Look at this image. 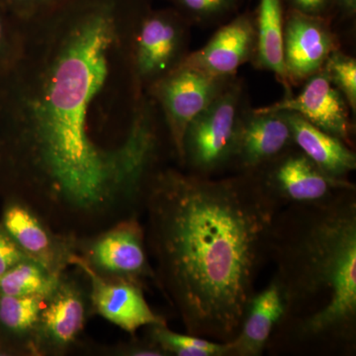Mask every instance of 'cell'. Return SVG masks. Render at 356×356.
Wrapping results in <instances>:
<instances>
[{
    "instance_id": "obj_13",
    "label": "cell",
    "mask_w": 356,
    "mask_h": 356,
    "mask_svg": "<svg viewBox=\"0 0 356 356\" xmlns=\"http://www.w3.org/2000/svg\"><path fill=\"white\" fill-rule=\"evenodd\" d=\"M72 266L77 267L88 277L91 314L131 334H135L140 327L166 323L165 318L152 310L140 285L105 280L91 270L79 254L72 259Z\"/></svg>"
},
{
    "instance_id": "obj_7",
    "label": "cell",
    "mask_w": 356,
    "mask_h": 356,
    "mask_svg": "<svg viewBox=\"0 0 356 356\" xmlns=\"http://www.w3.org/2000/svg\"><path fill=\"white\" fill-rule=\"evenodd\" d=\"M236 77L215 76L195 67L180 65L147 91L158 105L180 163L189 124L224 92Z\"/></svg>"
},
{
    "instance_id": "obj_27",
    "label": "cell",
    "mask_w": 356,
    "mask_h": 356,
    "mask_svg": "<svg viewBox=\"0 0 356 356\" xmlns=\"http://www.w3.org/2000/svg\"><path fill=\"white\" fill-rule=\"evenodd\" d=\"M29 259L0 224V275L18 262Z\"/></svg>"
},
{
    "instance_id": "obj_28",
    "label": "cell",
    "mask_w": 356,
    "mask_h": 356,
    "mask_svg": "<svg viewBox=\"0 0 356 356\" xmlns=\"http://www.w3.org/2000/svg\"><path fill=\"white\" fill-rule=\"evenodd\" d=\"M104 353H106V355L117 356H166L165 353L149 339L147 341H135L118 344L113 348L104 350Z\"/></svg>"
},
{
    "instance_id": "obj_5",
    "label": "cell",
    "mask_w": 356,
    "mask_h": 356,
    "mask_svg": "<svg viewBox=\"0 0 356 356\" xmlns=\"http://www.w3.org/2000/svg\"><path fill=\"white\" fill-rule=\"evenodd\" d=\"M191 28L172 6L147 9L133 44L134 72L143 92L182 65L191 53Z\"/></svg>"
},
{
    "instance_id": "obj_3",
    "label": "cell",
    "mask_w": 356,
    "mask_h": 356,
    "mask_svg": "<svg viewBox=\"0 0 356 356\" xmlns=\"http://www.w3.org/2000/svg\"><path fill=\"white\" fill-rule=\"evenodd\" d=\"M356 188L287 205L274 219L268 257L284 302L285 343L353 351L356 339Z\"/></svg>"
},
{
    "instance_id": "obj_1",
    "label": "cell",
    "mask_w": 356,
    "mask_h": 356,
    "mask_svg": "<svg viewBox=\"0 0 356 356\" xmlns=\"http://www.w3.org/2000/svg\"><path fill=\"white\" fill-rule=\"evenodd\" d=\"M152 0H65L21 21L0 65V195L58 233L92 235L133 216L161 168V112L133 67Z\"/></svg>"
},
{
    "instance_id": "obj_22",
    "label": "cell",
    "mask_w": 356,
    "mask_h": 356,
    "mask_svg": "<svg viewBox=\"0 0 356 356\" xmlns=\"http://www.w3.org/2000/svg\"><path fill=\"white\" fill-rule=\"evenodd\" d=\"M192 27H220L241 13L245 0H165Z\"/></svg>"
},
{
    "instance_id": "obj_18",
    "label": "cell",
    "mask_w": 356,
    "mask_h": 356,
    "mask_svg": "<svg viewBox=\"0 0 356 356\" xmlns=\"http://www.w3.org/2000/svg\"><path fill=\"white\" fill-rule=\"evenodd\" d=\"M255 14L257 49L252 64L255 69L273 72L292 95L284 62V3L282 0H259Z\"/></svg>"
},
{
    "instance_id": "obj_4",
    "label": "cell",
    "mask_w": 356,
    "mask_h": 356,
    "mask_svg": "<svg viewBox=\"0 0 356 356\" xmlns=\"http://www.w3.org/2000/svg\"><path fill=\"white\" fill-rule=\"evenodd\" d=\"M248 106L243 81L236 77L192 120L185 133L181 161L188 172L212 177L231 166L238 122Z\"/></svg>"
},
{
    "instance_id": "obj_21",
    "label": "cell",
    "mask_w": 356,
    "mask_h": 356,
    "mask_svg": "<svg viewBox=\"0 0 356 356\" xmlns=\"http://www.w3.org/2000/svg\"><path fill=\"white\" fill-rule=\"evenodd\" d=\"M149 339L166 355L229 356V343H219L203 337L180 334L168 329L166 323L149 325Z\"/></svg>"
},
{
    "instance_id": "obj_12",
    "label": "cell",
    "mask_w": 356,
    "mask_h": 356,
    "mask_svg": "<svg viewBox=\"0 0 356 356\" xmlns=\"http://www.w3.org/2000/svg\"><path fill=\"white\" fill-rule=\"evenodd\" d=\"M295 147L286 114L248 106L238 122L231 166L238 173H254Z\"/></svg>"
},
{
    "instance_id": "obj_30",
    "label": "cell",
    "mask_w": 356,
    "mask_h": 356,
    "mask_svg": "<svg viewBox=\"0 0 356 356\" xmlns=\"http://www.w3.org/2000/svg\"><path fill=\"white\" fill-rule=\"evenodd\" d=\"M0 356H19L16 353L15 350H13L11 346L4 343V341H0Z\"/></svg>"
},
{
    "instance_id": "obj_17",
    "label": "cell",
    "mask_w": 356,
    "mask_h": 356,
    "mask_svg": "<svg viewBox=\"0 0 356 356\" xmlns=\"http://www.w3.org/2000/svg\"><path fill=\"white\" fill-rule=\"evenodd\" d=\"M286 114L295 147L306 154L316 165L330 177L346 178L356 170V156L350 146L321 130L301 115Z\"/></svg>"
},
{
    "instance_id": "obj_6",
    "label": "cell",
    "mask_w": 356,
    "mask_h": 356,
    "mask_svg": "<svg viewBox=\"0 0 356 356\" xmlns=\"http://www.w3.org/2000/svg\"><path fill=\"white\" fill-rule=\"evenodd\" d=\"M76 252L91 270L105 280L127 281L142 287L144 280L156 282L146 233L136 215L92 235L79 236Z\"/></svg>"
},
{
    "instance_id": "obj_24",
    "label": "cell",
    "mask_w": 356,
    "mask_h": 356,
    "mask_svg": "<svg viewBox=\"0 0 356 356\" xmlns=\"http://www.w3.org/2000/svg\"><path fill=\"white\" fill-rule=\"evenodd\" d=\"M21 20L0 6V65L10 60L19 44Z\"/></svg>"
},
{
    "instance_id": "obj_25",
    "label": "cell",
    "mask_w": 356,
    "mask_h": 356,
    "mask_svg": "<svg viewBox=\"0 0 356 356\" xmlns=\"http://www.w3.org/2000/svg\"><path fill=\"white\" fill-rule=\"evenodd\" d=\"M64 1L65 0H0V6L23 21L41 15Z\"/></svg>"
},
{
    "instance_id": "obj_2",
    "label": "cell",
    "mask_w": 356,
    "mask_h": 356,
    "mask_svg": "<svg viewBox=\"0 0 356 356\" xmlns=\"http://www.w3.org/2000/svg\"><path fill=\"white\" fill-rule=\"evenodd\" d=\"M143 202L156 283L186 334L233 341L281 206L254 173L214 179L161 166Z\"/></svg>"
},
{
    "instance_id": "obj_19",
    "label": "cell",
    "mask_w": 356,
    "mask_h": 356,
    "mask_svg": "<svg viewBox=\"0 0 356 356\" xmlns=\"http://www.w3.org/2000/svg\"><path fill=\"white\" fill-rule=\"evenodd\" d=\"M47 296L0 295V341L19 356H37L35 339Z\"/></svg>"
},
{
    "instance_id": "obj_15",
    "label": "cell",
    "mask_w": 356,
    "mask_h": 356,
    "mask_svg": "<svg viewBox=\"0 0 356 356\" xmlns=\"http://www.w3.org/2000/svg\"><path fill=\"white\" fill-rule=\"evenodd\" d=\"M255 49V14L241 11L220 26L205 46L191 51L181 65L195 67L215 76L235 77L241 67L252 62Z\"/></svg>"
},
{
    "instance_id": "obj_14",
    "label": "cell",
    "mask_w": 356,
    "mask_h": 356,
    "mask_svg": "<svg viewBox=\"0 0 356 356\" xmlns=\"http://www.w3.org/2000/svg\"><path fill=\"white\" fill-rule=\"evenodd\" d=\"M257 109L264 112H295L348 146H353L355 126L350 116L351 110L324 70L310 77L298 95L286 96L280 102Z\"/></svg>"
},
{
    "instance_id": "obj_20",
    "label": "cell",
    "mask_w": 356,
    "mask_h": 356,
    "mask_svg": "<svg viewBox=\"0 0 356 356\" xmlns=\"http://www.w3.org/2000/svg\"><path fill=\"white\" fill-rule=\"evenodd\" d=\"M60 275L50 273L31 259H26L0 275V295L47 296L57 286Z\"/></svg>"
},
{
    "instance_id": "obj_26",
    "label": "cell",
    "mask_w": 356,
    "mask_h": 356,
    "mask_svg": "<svg viewBox=\"0 0 356 356\" xmlns=\"http://www.w3.org/2000/svg\"><path fill=\"white\" fill-rule=\"evenodd\" d=\"M282 1L283 3L286 4L288 9H293L307 15L330 18V19H334L336 16L334 0H282Z\"/></svg>"
},
{
    "instance_id": "obj_10",
    "label": "cell",
    "mask_w": 356,
    "mask_h": 356,
    "mask_svg": "<svg viewBox=\"0 0 356 356\" xmlns=\"http://www.w3.org/2000/svg\"><path fill=\"white\" fill-rule=\"evenodd\" d=\"M65 273L42 309L35 339L37 356L65 355L76 343L91 314L88 291Z\"/></svg>"
},
{
    "instance_id": "obj_11",
    "label": "cell",
    "mask_w": 356,
    "mask_h": 356,
    "mask_svg": "<svg viewBox=\"0 0 356 356\" xmlns=\"http://www.w3.org/2000/svg\"><path fill=\"white\" fill-rule=\"evenodd\" d=\"M330 18L288 9L284 16V62L290 86L304 84L341 49Z\"/></svg>"
},
{
    "instance_id": "obj_16",
    "label": "cell",
    "mask_w": 356,
    "mask_h": 356,
    "mask_svg": "<svg viewBox=\"0 0 356 356\" xmlns=\"http://www.w3.org/2000/svg\"><path fill=\"white\" fill-rule=\"evenodd\" d=\"M284 314V302L277 281L271 280L266 289L250 300L238 336L229 341V356H259Z\"/></svg>"
},
{
    "instance_id": "obj_8",
    "label": "cell",
    "mask_w": 356,
    "mask_h": 356,
    "mask_svg": "<svg viewBox=\"0 0 356 356\" xmlns=\"http://www.w3.org/2000/svg\"><path fill=\"white\" fill-rule=\"evenodd\" d=\"M0 224L29 259L60 275L72 266L77 236L58 233L24 199L1 195Z\"/></svg>"
},
{
    "instance_id": "obj_23",
    "label": "cell",
    "mask_w": 356,
    "mask_h": 356,
    "mask_svg": "<svg viewBox=\"0 0 356 356\" xmlns=\"http://www.w3.org/2000/svg\"><path fill=\"white\" fill-rule=\"evenodd\" d=\"M331 83L343 95L351 112H356V60L339 49L330 56L323 67Z\"/></svg>"
},
{
    "instance_id": "obj_9",
    "label": "cell",
    "mask_w": 356,
    "mask_h": 356,
    "mask_svg": "<svg viewBox=\"0 0 356 356\" xmlns=\"http://www.w3.org/2000/svg\"><path fill=\"white\" fill-rule=\"evenodd\" d=\"M280 206L327 200L346 189L355 188L348 178L330 177L296 147L288 149L254 172Z\"/></svg>"
},
{
    "instance_id": "obj_29",
    "label": "cell",
    "mask_w": 356,
    "mask_h": 356,
    "mask_svg": "<svg viewBox=\"0 0 356 356\" xmlns=\"http://www.w3.org/2000/svg\"><path fill=\"white\" fill-rule=\"evenodd\" d=\"M336 16L343 19H353L356 14V0H334Z\"/></svg>"
}]
</instances>
